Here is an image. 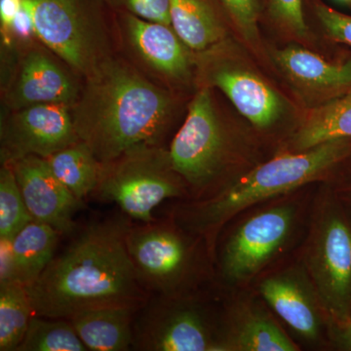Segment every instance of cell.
<instances>
[{
  "mask_svg": "<svg viewBox=\"0 0 351 351\" xmlns=\"http://www.w3.org/2000/svg\"><path fill=\"white\" fill-rule=\"evenodd\" d=\"M17 62L3 88L8 110L44 104H75L82 87L66 69L36 44L18 50Z\"/></svg>",
  "mask_w": 351,
  "mask_h": 351,
  "instance_id": "obj_12",
  "label": "cell"
},
{
  "mask_svg": "<svg viewBox=\"0 0 351 351\" xmlns=\"http://www.w3.org/2000/svg\"><path fill=\"white\" fill-rule=\"evenodd\" d=\"M17 179L25 205L34 221L46 223L60 232H75V214L82 209L78 199L58 180L43 157L31 156L9 163Z\"/></svg>",
  "mask_w": 351,
  "mask_h": 351,
  "instance_id": "obj_14",
  "label": "cell"
},
{
  "mask_svg": "<svg viewBox=\"0 0 351 351\" xmlns=\"http://www.w3.org/2000/svg\"><path fill=\"white\" fill-rule=\"evenodd\" d=\"M58 180L78 199L96 193L101 163L82 141L45 158Z\"/></svg>",
  "mask_w": 351,
  "mask_h": 351,
  "instance_id": "obj_22",
  "label": "cell"
},
{
  "mask_svg": "<svg viewBox=\"0 0 351 351\" xmlns=\"http://www.w3.org/2000/svg\"><path fill=\"white\" fill-rule=\"evenodd\" d=\"M73 323L64 318L32 316L17 351H85Z\"/></svg>",
  "mask_w": 351,
  "mask_h": 351,
  "instance_id": "obj_24",
  "label": "cell"
},
{
  "mask_svg": "<svg viewBox=\"0 0 351 351\" xmlns=\"http://www.w3.org/2000/svg\"><path fill=\"white\" fill-rule=\"evenodd\" d=\"M184 182L160 145H140L101 163L96 193L114 202L128 218L154 221L152 212L163 201L184 193Z\"/></svg>",
  "mask_w": 351,
  "mask_h": 351,
  "instance_id": "obj_4",
  "label": "cell"
},
{
  "mask_svg": "<svg viewBox=\"0 0 351 351\" xmlns=\"http://www.w3.org/2000/svg\"><path fill=\"white\" fill-rule=\"evenodd\" d=\"M172 95L121 58L85 78L71 107L73 124L101 163L140 145H160L172 119Z\"/></svg>",
  "mask_w": 351,
  "mask_h": 351,
  "instance_id": "obj_2",
  "label": "cell"
},
{
  "mask_svg": "<svg viewBox=\"0 0 351 351\" xmlns=\"http://www.w3.org/2000/svg\"><path fill=\"white\" fill-rule=\"evenodd\" d=\"M242 36L255 43L258 38V23L262 10V0H218Z\"/></svg>",
  "mask_w": 351,
  "mask_h": 351,
  "instance_id": "obj_27",
  "label": "cell"
},
{
  "mask_svg": "<svg viewBox=\"0 0 351 351\" xmlns=\"http://www.w3.org/2000/svg\"><path fill=\"white\" fill-rule=\"evenodd\" d=\"M351 138V88L339 98L314 108L295 133L294 147L306 151L316 145Z\"/></svg>",
  "mask_w": 351,
  "mask_h": 351,
  "instance_id": "obj_21",
  "label": "cell"
},
{
  "mask_svg": "<svg viewBox=\"0 0 351 351\" xmlns=\"http://www.w3.org/2000/svg\"><path fill=\"white\" fill-rule=\"evenodd\" d=\"M293 223L290 208L260 212L235 230L223 253V274L232 281L257 274L288 239Z\"/></svg>",
  "mask_w": 351,
  "mask_h": 351,
  "instance_id": "obj_13",
  "label": "cell"
},
{
  "mask_svg": "<svg viewBox=\"0 0 351 351\" xmlns=\"http://www.w3.org/2000/svg\"><path fill=\"white\" fill-rule=\"evenodd\" d=\"M228 141L210 87L203 86L189 105L188 115L169 149L171 163L186 184L206 189L221 170Z\"/></svg>",
  "mask_w": 351,
  "mask_h": 351,
  "instance_id": "obj_8",
  "label": "cell"
},
{
  "mask_svg": "<svg viewBox=\"0 0 351 351\" xmlns=\"http://www.w3.org/2000/svg\"><path fill=\"white\" fill-rule=\"evenodd\" d=\"M129 225L119 218L87 226L27 288L34 314L69 319L98 307L144 306L149 293L127 250Z\"/></svg>",
  "mask_w": 351,
  "mask_h": 351,
  "instance_id": "obj_1",
  "label": "cell"
},
{
  "mask_svg": "<svg viewBox=\"0 0 351 351\" xmlns=\"http://www.w3.org/2000/svg\"><path fill=\"white\" fill-rule=\"evenodd\" d=\"M332 318V332L337 346L351 351V317Z\"/></svg>",
  "mask_w": 351,
  "mask_h": 351,
  "instance_id": "obj_32",
  "label": "cell"
},
{
  "mask_svg": "<svg viewBox=\"0 0 351 351\" xmlns=\"http://www.w3.org/2000/svg\"><path fill=\"white\" fill-rule=\"evenodd\" d=\"M262 295L279 316L298 334L315 339L320 319L313 302L297 281L289 277H271L261 286Z\"/></svg>",
  "mask_w": 351,
  "mask_h": 351,
  "instance_id": "obj_19",
  "label": "cell"
},
{
  "mask_svg": "<svg viewBox=\"0 0 351 351\" xmlns=\"http://www.w3.org/2000/svg\"><path fill=\"white\" fill-rule=\"evenodd\" d=\"M206 84L207 87L219 88L245 119L258 128H269L282 115L281 97L248 69L213 63L206 71Z\"/></svg>",
  "mask_w": 351,
  "mask_h": 351,
  "instance_id": "obj_15",
  "label": "cell"
},
{
  "mask_svg": "<svg viewBox=\"0 0 351 351\" xmlns=\"http://www.w3.org/2000/svg\"><path fill=\"white\" fill-rule=\"evenodd\" d=\"M142 307L87 309L69 318L88 350L125 351L133 348L134 324Z\"/></svg>",
  "mask_w": 351,
  "mask_h": 351,
  "instance_id": "obj_16",
  "label": "cell"
},
{
  "mask_svg": "<svg viewBox=\"0 0 351 351\" xmlns=\"http://www.w3.org/2000/svg\"><path fill=\"white\" fill-rule=\"evenodd\" d=\"M321 302L332 317H351V215L341 202L323 210L308 250Z\"/></svg>",
  "mask_w": 351,
  "mask_h": 351,
  "instance_id": "obj_6",
  "label": "cell"
},
{
  "mask_svg": "<svg viewBox=\"0 0 351 351\" xmlns=\"http://www.w3.org/2000/svg\"><path fill=\"white\" fill-rule=\"evenodd\" d=\"M233 348L244 351H295L297 346L274 321L262 315L248 318L233 339Z\"/></svg>",
  "mask_w": 351,
  "mask_h": 351,
  "instance_id": "obj_26",
  "label": "cell"
},
{
  "mask_svg": "<svg viewBox=\"0 0 351 351\" xmlns=\"http://www.w3.org/2000/svg\"><path fill=\"white\" fill-rule=\"evenodd\" d=\"M339 2H343V3H350L351 4V0H338Z\"/></svg>",
  "mask_w": 351,
  "mask_h": 351,
  "instance_id": "obj_34",
  "label": "cell"
},
{
  "mask_svg": "<svg viewBox=\"0 0 351 351\" xmlns=\"http://www.w3.org/2000/svg\"><path fill=\"white\" fill-rule=\"evenodd\" d=\"M12 168L2 164L0 170V237L13 239L34 221Z\"/></svg>",
  "mask_w": 351,
  "mask_h": 351,
  "instance_id": "obj_25",
  "label": "cell"
},
{
  "mask_svg": "<svg viewBox=\"0 0 351 351\" xmlns=\"http://www.w3.org/2000/svg\"><path fill=\"white\" fill-rule=\"evenodd\" d=\"M60 232L34 221L12 239V253L18 282L29 288L55 257Z\"/></svg>",
  "mask_w": 351,
  "mask_h": 351,
  "instance_id": "obj_20",
  "label": "cell"
},
{
  "mask_svg": "<svg viewBox=\"0 0 351 351\" xmlns=\"http://www.w3.org/2000/svg\"><path fill=\"white\" fill-rule=\"evenodd\" d=\"M36 38L76 75L86 78L108 57L105 34L87 0H25Z\"/></svg>",
  "mask_w": 351,
  "mask_h": 351,
  "instance_id": "obj_5",
  "label": "cell"
},
{
  "mask_svg": "<svg viewBox=\"0 0 351 351\" xmlns=\"http://www.w3.org/2000/svg\"><path fill=\"white\" fill-rule=\"evenodd\" d=\"M274 59L288 77L302 86L319 90L351 88V60L331 63L297 46L276 50Z\"/></svg>",
  "mask_w": 351,
  "mask_h": 351,
  "instance_id": "obj_18",
  "label": "cell"
},
{
  "mask_svg": "<svg viewBox=\"0 0 351 351\" xmlns=\"http://www.w3.org/2000/svg\"><path fill=\"white\" fill-rule=\"evenodd\" d=\"M171 25L196 54L218 47L226 29L214 0H170Z\"/></svg>",
  "mask_w": 351,
  "mask_h": 351,
  "instance_id": "obj_17",
  "label": "cell"
},
{
  "mask_svg": "<svg viewBox=\"0 0 351 351\" xmlns=\"http://www.w3.org/2000/svg\"><path fill=\"white\" fill-rule=\"evenodd\" d=\"M315 13L330 38L351 47V16L323 3L315 4Z\"/></svg>",
  "mask_w": 351,
  "mask_h": 351,
  "instance_id": "obj_30",
  "label": "cell"
},
{
  "mask_svg": "<svg viewBox=\"0 0 351 351\" xmlns=\"http://www.w3.org/2000/svg\"><path fill=\"white\" fill-rule=\"evenodd\" d=\"M124 49L149 78L184 83L193 75L196 53L184 44L172 25L114 12Z\"/></svg>",
  "mask_w": 351,
  "mask_h": 351,
  "instance_id": "obj_11",
  "label": "cell"
},
{
  "mask_svg": "<svg viewBox=\"0 0 351 351\" xmlns=\"http://www.w3.org/2000/svg\"><path fill=\"white\" fill-rule=\"evenodd\" d=\"M80 141L68 105L44 104L9 110L0 128L1 164L31 156L47 158Z\"/></svg>",
  "mask_w": 351,
  "mask_h": 351,
  "instance_id": "obj_10",
  "label": "cell"
},
{
  "mask_svg": "<svg viewBox=\"0 0 351 351\" xmlns=\"http://www.w3.org/2000/svg\"><path fill=\"white\" fill-rule=\"evenodd\" d=\"M177 295L147 300L134 324L133 348L145 351L226 350L215 338L206 315L195 304L178 302Z\"/></svg>",
  "mask_w": 351,
  "mask_h": 351,
  "instance_id": "obj_9",
  "label": "cell"
},
{
  "mask_svg": "<svg viewBox=\"0 0 351 351\" xmlns=\"http://www.w3.org/2000/svg\"><path fill=\"white\" fill-rule=\"evenodd\" d=\"M14 282L18 280L14 265L12 239L0 237V286Z\"/></svg>",
  "mask_w": 351,
  "mask_h": 351,
  "instance_id": "obj_31",
  "label": "cell"
},
{
  "mask_svg": "<svg viewBox=\"0 0 351 351\" xmlns=\"http://www.w3.org/2000/svg\"><path fill=\"white\" fill-rule=\"evenodd\" d=\"M351 156V138H337L262 164L214 197L201 201L182 215L191 232H215L251 205L299 188Z\"/></svg>",
  "mask_w": 351,
  "mask_h": 351,
  "instance_id": "obj_3",
  "label": "cell"
},
{
  "mask_svg": "<svg viewBox=\"0 0 351 351\" xmlns=\"http://www.w3.org/2000/svg\"><path fill=\"white\" fill-rule=\"evenodd\" d=\"M23 0H0V29L1 34H5L10 29L14 19L20 9Z\"/></svg>",
  "mask_w": 351,
  "mask_h": 351,
  "instance_id": "obj_33",
  "label": "cell"
},
{
  "mask_svg": "<svg viewBox=\"0 0 351 351\" xmlns=\"http://www.w3.org/2000/svg\"><path fill=\"white\" fill-rule=\"evenodd\" d=\"M272 17L279 25L299 38L307 34L304 0H269Z\"/></svg>",
  "mask_w": 351,
  "mask_h": 351,
  "instance_id": "obj_29",
  "label": "cell"
},
{
  "mask_svg": "<svg viewBox=\"0 0 351 351\" xmlns=\"http://www.w3.org/2000/svg\"><path fill=\"white\" fill-rule=\"evenodd\" d=\"M114 12L132 14L152 22L171 25L170 0H101Z\"/></svg>",
  "mask_w": 351,
  "mask_h": 351,
  "instance_id": "obj_28",
  "label": "cell"
},
{
  "mask_svg": "<svg viewBox=\"0 0 351 351\" xmlns=\"http://www.w3.org/2000/svg\"><path fill=\"white\" fill-rule=\"evenodd\" d=\"M34 315L27 287L19 282L0 286V350L17 351Z\"/></svg>",
  "mask_w": 351,
  "mask_h": 351,
  "instance_id": "obj_23",
  "label": "cell"
},
{
  "mask_svg": "<svg viewBox=\"0 0 351 351\" xmlns=\"http://www.w3.org/2000/svg\"><path fill=\"white\" fill-rule=\"evenodd\" d=\"M126 247L138 280L147 293L179 295L195 271L193 247L175 228L163 223L127 228Z\"/></svg>",
  "mask_w": 351,
  "mask_h": 351,
  "instance_id": "obj_7",
  "label": "cell"
}]
</instances>
